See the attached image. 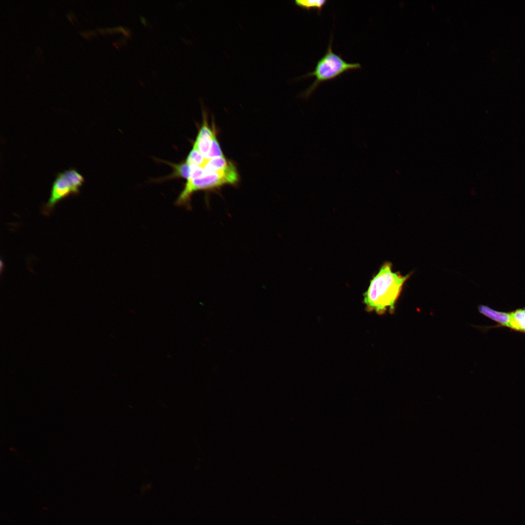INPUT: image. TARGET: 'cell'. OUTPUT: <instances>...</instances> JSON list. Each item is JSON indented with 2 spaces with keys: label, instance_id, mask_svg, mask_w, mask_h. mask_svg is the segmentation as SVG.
<instances>
[{
  "label": "cell",
  "instance_id": "52a82bcc",
  "mask_svg": "<svg viewBox=\"0 0 525 525\" xmlns=\"http://www.w3.org/2000/svg\"><path fill=\"white\" fill-rule=\"evenodd\" d=\"M164 162L169 164L174 169L173 174L164 178V179L176 177H182L187 180L190 179L192 174V167L191 165L186 161L179 164Z\"/></svg>",
  "mask_w": 525,
  "mask_h": 525
},
{
  "label": "cell",
  "instance_id": "3957f363",
  "mask_svg": "<svg viewBox=\"0 0 525 525\" xmlns=\"http://www.w3.org/2000/svg\"><path fill=\"white\" fill-rule=\"evenodd\" d=\"M332 37L327 51L317 61L314 70L302 76L304 78L313 76L315 77L314 82L302 94L304 98H308L321 83L334 79L351 70L361 68L360 63H348L342 58L341 55L334 53L332 50Z\"/></svg>",
  "mask_w": 525,
  "mask_h": 525
},
{
  "label": "cell",
  "instance_id": "9c48e42d",
  "mask_svg": "<svg viewBox=\"0 0 525 525\" xmlns=\"http://www.w3.org/2000/svg\"><path fill=\"white\" fill-rule=\"evenodd\" d=\"M230 162L225 157L215 158L207 159L203 167L206 174H210L222 170Z\"/></svg>",
  "mask_w": 525,
  "mask_h": 525
},
{
  "label": "cell",
  "instance_id": "ba28073f",
  "mask_svg": "<svg viewBox=\"0 0 525 525\" xmlns=\"http://www.w3.org/2000/svg\"><path fill=\"white\" fill-rule=\"evenodd\" d=\"M64 174L70 184L72 195L78 194L80 188L85 182L83 175L74 169L66 170Z\"/></svg>",
  "mask_w": 525,
  "mask_h": 525
},
{
  "label": "cell",
  "instance_id": "4fadbf2b",
  "mask_svg": "<svg viewBox=\"0 0 525 525\" xmlns=\"http://www.w3.org/2000/svg\"><path fill=\"white\" fill-rule=\"evenodd\" d=\"M141 21H142V22L143 23V24H145V23H146V22H145V19H143H143H141Z\"/></svg>",
  "mask_w": 525,
  "mask_h": 525
},
{
  "label": "cell",
  "instance_id": "5b68a950",
  "mask_svg": "<svg viewBox=\"0 0 525 525\" xmlns=\"http://www.w3.org/2000/svg\"><path fill=\"white\" fill-rule=\"evenodd\" d=\"M203 121L202 125L199 130L194 143L200 153L206 159L210 150L212 137L215 134V132L214 128L211 129L209 126L205 112H203Z\"/></svg>",
  "mask_w": 525,
  "mask_h": 525
},
{
  "label": "cell",
  "instance_id": "8992f818",
  "mask_svg": "<svg viewBox=\"0 0 525 525\" xmlns=\"http://www.w3.org/2000/svg\"><path fill=\"white\" fill-rule=\"evenodd\" d=\"M503 327L525 333V307L508 312L507 319Z\"/></svg>",
  "mask_w": 525,
  "mask_h": 525
},
{
  "label": "cell",
  "instance_id": "277c9868",
  "mask_svg": "<svg viewBox=\"0 0 525 525\" xmlns=\"http://www.w3.org/2000/svg\"><path fill=\"white\" fill-rule=\"evenodd\" d=\"M70 194H72L71 188L64 172L58 173L52 184L50 197L43 206V214L49 215L58 202Z\"/></svg>",
  "mask_w": 525,
  "mask_h": 525
},
{
  "label": "cell",
  "instance_id": "7a4b0ae2",
  "mask_svg": "<svg viewBox=\"0 0 525 525\" xmlns=\"http://www.w3.org/2000/svg\"><path fill=\"white\" fill-rule=\"evenodd\" d=\"M239 179L237 169L234 164L230 162L227 167L219 171L187 180L175 201V205L184 207L189 210H191V198L195 192L214 190L227 184L235 185Z\"/></svg>",
  "mask_w": 525,
  "mask_h": 525
},
{
  "label": "cell",
  "instance_id": "30bf717a",
  "mask_svg": "<svg viewBox=\"0 0 525 525\" xmlns=\"http://www.w3.org/2000/svg\"><path fill=\"white\" fill-rule=\"evenodd\" d=\"M295 3L299 7L307 10H316L319 12L327 3L326 0H297Z\"/></svg>",
  "mask_w": 525,
  "mask_h": 525
},
{
  "label": "cell",
  "instance_id": "6da1fadb",
  "mask_svg": "<svg viewBox=\"0 0 525 525\" xmlns=\"http://www.w3.org/2000/svg\"><path fill=\"white\" fill-rule=\"evenodd\" d=\"M390 262L385 263L371 280L364 295L366 310L383 315L387 311L393 314L395 304L402 293L403 285L412 273L403 276L393 272Z\"/></svg>",
  "mask_w": 525,
  "mask_h": 525
},
{
  "label": "cell",
  "instance_id": "7c38bea8",
  "mask_svg": "<svg viewBox=\"0 0 525 525\" xmlns=\"http://www.w3.org/2000/svg\"><path fill=\"white\" fill-rule=\"evenodd\" d=\"M220 157H225V156L221 149L216 134H215L212 137L210 150L206 159H209Z\"/></svg>",
  "mask_w": 525,
  "mask_h": 525
},
{
  "label": "cell",
  "instance_id": "8fae6325",
  "mask_svg": "<svg viewBox=\"0 0 525 525\" xmlns=\"http://www.w3.org/2000/svg\"><path fill=\"white\" fill-rule=\"evenodd\" d=\"M207 160L199 151L196 145L193 143L192 148L190 152L186 161L189 164H196L203 167Z\"/></svg>",
  "mask_w": 525,
  "mask_h": 525
}]
</instances>
